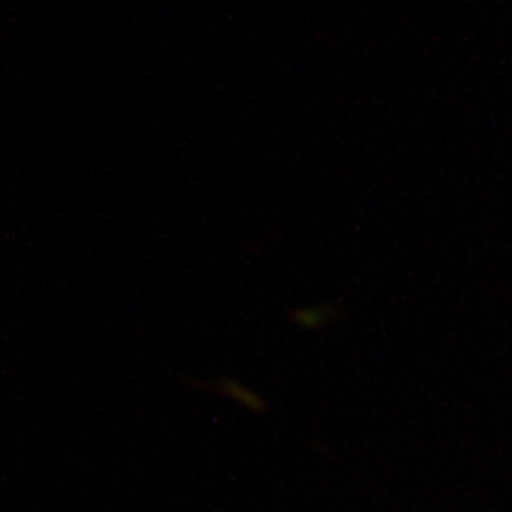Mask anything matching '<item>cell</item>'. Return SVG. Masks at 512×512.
Here are the masks:
<instances>
[{"mask_svg":"<svg viewBox=\"0 0 512 512\" xmlns=\"http://www.w3.org/2000/svg\"><path fill=\"white\" fill-rule=\"evenodd\" d=\"M332 313H335V309H323V306H316V309L297 311L294 313V320H302L299 325H304V328H320V325L328 323Z\"/></svg>","mask_w":512,"mask_h":512,"instance_id":"cell-1","label":"cell"}]
</instances>
